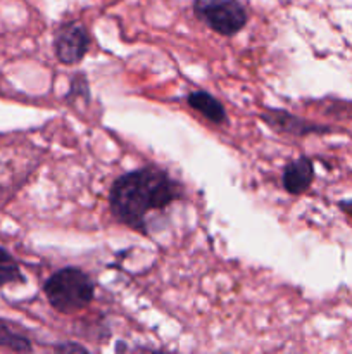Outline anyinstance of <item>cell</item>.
<instances>
[{
	"mask_svg": "<svg viewBox=\"0 0 352 354\" xmlns=\"http://www.w3.org/2000/svg\"><path fill=\"white\" fill-rule=\"evenodd\" d=\"M90 37L85 26L79 23H68L57 31L54 50L62 64H78L88 50Z\"/></svg>",
	"mask_w": 352,
	"mask_h": 354,
	"instance_id": "277c9868",
	"label": "cell"
},
{
	"mask_svg": "<svg viewBox=\"0 0 352 354\" xmlns=\"http://www.w3.org/2000/svg\"><path fill=\"white\" fill-rule=\"evenodd\" d=\"M59 351H86L85 348H81L79 344H64V346H59Z\"/></svg>",
	"mask_w": 352,
	"mask_h": 354,
	"instance_id": "30bf717a",
	"label": "cell"
},
{
	"mask_svg": "<svg viewBox=\"0 0 352 354\" xmlns=\"http://www.w3.org/2000/svg\"><path fill=\"white\" fill-rule=\"evenodd\" d=\"M262 120L269 124L271 128L278 131H286V133L293 135H307V133H316V131H328L330 128L326 127H317V124L307 123V121L299 120L293 114L286 113V111L271 109L268 113L262 114Z\"/></svg>",
	"mask_w": 352,
	"mask_h": 354,
	"instance_id": "8992f818",
	"label": "cell"
},
{
	"mask_svg": "<svg viewBox=\"0 0 352 354\" xmlns=\"http://www.w3.org/2000/svg\"><path fill=\"white\" fill-rule=\"evenodd\" d=\"M186 102L190 104L192 109L199 111L202 116H206L207 120L213 121V123L216 124L226 123V111H224L223 104H221L216 97L211 95L209 92L197 90V92L188 93Z\"/></svg>",
	"mask_w": 352,
	"mask_h": 354,
	"instance_id": "52a82bcc",
	"label": "cell"
},
{
	"mask_svg": "<svg viewBox=\"0 0 352 354\" xmlns=\"http://www.w3.org/2000/svg\"><path fill=\"white\" fill-rule=\"evenodd\" d=\"M193 12L206 26L223 37H233L248 19L240 0H195Z\"/></svg>",
	"mask_w": 352,
	"mask_h": 354,
	"instance_id": "3957f363",
	"label": "cell"
},
{
	"mask_svg": "<svg viewBox=\"0 0 352 354\" xmlns=\"http://www.w3.org/2000/svg\"><path fill=\"white\" fill-rule=\"evenodd\" d=\"M314 180V166L309 158H299L283 168L282 185L289 194L299 196L311 187Z\"/></svg>",
	"mask_w": 352,
	"mask_h": 354,
	"instance_id": "5b68a950",
	"label": "cell"
},
{
	"mask_svg": "<svg viewBox=\"0 0 352 354\" xmlns=\"http://www.w3.org/2000/svg\"><path fill=\"white\" fill-rule=\"evenodd\" d=\"M17 282H23V273H21L19 265L10 252L0 248V287Z\"/></svg>",
	"mask_w": 352,
	"mask_h": 354,
	"instance_id": "9c48e42d",
	"label": "cell"
},
{
	"mask_svg": "<svg viewBox=\"0 0 352 354\" xmlns=\"http://www.w3.org/2000/svg\"><path fill=\"white\" fill-rule=\"evenodd\" d=\"M0 348H7L10 351L17 353L31 351L33 349L30 339L21 334V332L14 330L10 324H7L6 320H0Z\"/></svg>",
	"mask_w": 352,
	"mask_h": 354,
	"instance_id": "ba28073f",
	"label": "cell"
},
{
	"mask_svg": "<svg viewBox=\"0 0 352 354\" xmlns=\"http://www.w3.org/2000/svg\"><path fill=\"white\" fill-rule=\"evenodd\" d=\"M43 292L55 311L69 315L92 303L95 296V283L83 270L69 266L48 277Z\"/></svg>",
	"mask_w": 352,
	"mask_h": 354,
	"instance_id": "7a4b0ae2",
	"label": "cell"
},
{
	"mask_svg": "<svg viewBox=\"0 0 352 354\" xmlns=\"http://www.w3.org/2000/svg\"><path fill=\"white\" fill-rule=\"evenodd\" d=\"M182 187L166 171L157 168L135 169L121 175L109 192L110 213L119 223L138 232H147V216L166 209L179 199Z\"/></svg>",
	"mask_w": 352,
	"mask_h": 354,
	"instance_id": "6da1fadb",
	"label": "cell"
}]
</instances>
